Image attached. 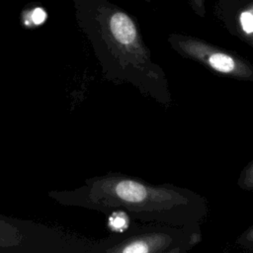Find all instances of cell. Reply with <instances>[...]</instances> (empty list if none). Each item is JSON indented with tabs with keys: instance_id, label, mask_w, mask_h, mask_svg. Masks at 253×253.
I'll use <instances>...</instances> for the list:
<instances>
[{
	"instance_id": "6da1fadb",
	"label": "cell",
	"mask_w": 253,
	"mask_h": 253,
	"mask_svg": "<svg viewBox=\"0 0 253 253\" xmlns=\"http://www.w3.org/2000/svg\"><path fill=\"white\" fill-rule=\"evenodd\" d=\"M179 46L186 53L205 61L208 65L219 72L246 75V71H248L245 65L239 63L231 55L217 50L200 41L192 39L179 41Z\"/></svg>"
},
{
	"instance_id": "7a4b0ae2",
	"label": "cell",
	"mask_w": 253,
	"mask_h": 253,
	"mask_svg": "<svg viewBox=\"0 0 253 253\" xmlns=\"http://www.w3.org/2000/svg\"><path fill=\"white\" fill-rule=\"evenodd\" d=\"M105 27L111 39L121 47L140 50V42L136 27L131 18L122 11L108 12Z\"/></svg>"
},
{
	"instance_id": "3957f363",
	"label": "cell",
	"mask_w": 253,
	"mask_h": 253,
	"mask_svg": "<svg viewBox=\"0 0 253 253\" xmlns=\"http://www.w3.org/2000/svg\"><path fill=\"white\" fill-rule=\"evenodd\" d=\"M109 224L113 230L123 231L128 225V219L125 212H114L109 218Z\"/></svg>"
},
{
	"instance_id": "277c9868",
	"label": "cell",
	"mask_w": 253,
	"mask_h": 253,
	"mask_svg": "<svg viewBox=\"0 0 253 253\" xmlns=\"http://www.w3.org/2000/svg\"><path fill=\"white\" fill-rule=\"evenodd\" d=\"M239 21H240V25H241V28H242L243 32L250 36L252 34V31H253V14H252V10L243 11L240 14Z\"/></svg>"
},
{
	"instance_id": "5b68a950",
	"label": "cell",
	"mask_w": 253,
	"mask_h": 253,
	"mask_svg": "<svg viewBox=\"0 0 253 253\" xmlns=\"http://www.w3.org/2000/svg\"><path fill=\"white\" fill-rule=\"evenodd\" d=\"M45 19V13L42 9H35L32 13V21L35 25L42 24Z\"/></svg>"
},
{
	"instance_id": "8992f818",
	"label": "cell",
	"mask_w": 253,
	"mask_h": 253,
	"mask_svg": "<svg viewBox=\"0 0 253 253\" xmlns=\"http://www.w3.org/2000/svg\"><path fill=\"white\" fill-rule=\"evenodd\" d=\"M193 3L194 5L196 6L197 10H200L203 8V5H204V0H193Z\"/></svg>"
}]
</instances>
